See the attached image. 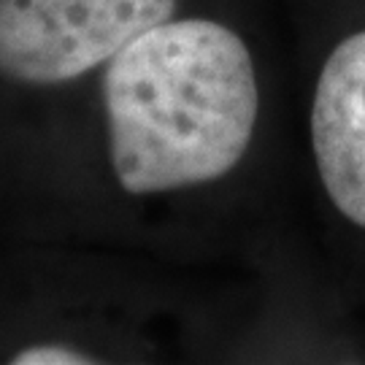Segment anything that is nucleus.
<instances>
[{
    "label": "nucleus",
    "mask_w": 365,
    "mask_h": 365,
    "mask_svg": "<svg viewBox=\"0 0 365 365\" xmlns=\"http://www.w3.org/2000/svg\"><path fill=\"white\" fill-rule=\"evenodd\" d=\"M106 163L130 200L190 195L230 179L260 128L262 87L247 36L176 11L98 71Z\"/></svg>",
    "instance_id": "obj_1"
},
{
    "label": "nucleus",
    "mask_w": 365,
    "mask_h": 365,
    "mask_svg": "<svg viewBox=\"0 0 365 365\" xmlns=\"http://www.w3.org/2000/svg\"><path fill=\"white\" fill-rule=\"evenodd\" d=\"M184 0H0V78L66 90L98 71Z\"/></svg>",
    "instance_id": "obj_2"
},
{
    "label": "nucleus",
    "mask_w": 365,
    "mask_h": 365,
    "mask_svg": "<svg viewBox=\"0 0 365 365\" xmlns=\"http://www.w3.org/2000/svg\"><path fill=\"white\" fill-rule=\"evenodd\" d=\"M309 138L327 200L365 230V30L341 38L319 68Z\"/></svg>",
    "instance_id": "obj_3"
},
{
    "label": "nucleus",
    "mask_w": 365,
    "mask_h": 365,
    "mask_svg": "<svg viewBox=\"0 0 365 365\" xmlns=\"http://www.w3.org/2000/svg\"><path fill=\"white\" fill-rule=\"evenodd\" d=\"M9 363L14 365H90V363H103V357H98V352L78 344L66 336H41V339L25 341L22 346H16L9 357Z\"/></svg>",
    "instance_id": "obj_4"
}]
</instances>
